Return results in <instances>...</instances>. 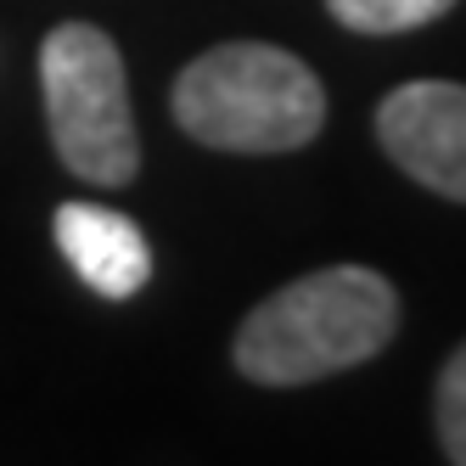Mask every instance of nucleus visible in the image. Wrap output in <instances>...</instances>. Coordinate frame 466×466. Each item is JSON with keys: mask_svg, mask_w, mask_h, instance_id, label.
Here are the masks:
<instances>
[{"mask_svg": "<svg viewBox=\"0 0 466 466\" xmlns=\"http://www.w3.org/2000/svg\"><path fill=\"white\" fill-rule=\"evenodd\" d=\"M455 0H326V12L354 35H410L421 23H439Z\"/></svg>", "mask_w": 466, "mask_h": 466, "instance_id": "obj_6", "label": "nucleus"}, {"mask_svg": "<svg viewBox=\"0 0 466 466\" xmlns=\"http://www.w3.org/2000/svg\"><path fill=\"white\" fill-rule=\"evenodd\" d=\"M51 237L62 258L74 264V276L102 298H136L152 281L147 230L107 203H62L51 219Z\"/></svg>", "mask_w": 466, "mask_h": 466, "instance_id": "obj_5", "label": "nucleus"}, {"mask_svg": "<svg viewBox=\"0 0 466 466\" xmlns=\"http://www.w3.org/2000/svg\"><path fill=\"white\" fill-rule=\"evenodd\" d=\"M377 141L416 186L466 203V85L416 79L382 96Z\"/></svg>", "mask_w": 466, "mask_h": 466, "instance_id": "obj_4", "label": "nucleus"}, {"mask_svg": "<svg viewBox=\"0 0 466 466\" xmlns=\"http://www.w3.org/2000/svg\"><path fill=\"white\" fill-rule=\"evenodd\" d=\"M175 124L214 152H298L326 124V90L304 56L230 40L180 68Z\"/></svg>", "mask_w": 466, "mask_h": 466, "instance_id": "obj_2", "label": "nucleus"}, {"mask_svg": "<svg viewBox=\"0 0 466 466\" xmlns=\"http://www.w3.org/2000/svg\"><path fill=\"white\" fill-rule=\"evenodd\" d=\"M393 331H399L393 281L365 270V264H331V270L298 276L264 298L237 326L230 360L248 382L304 388L382 354Z\"/></svg>", "mask_w": 466, "mask_h": 466, "instance_id": "obj_1", "label": "nucleus"}, {"mask_svg": "<svg viewBox=\"0 0 466 466\" xmlns=\"http://www.w3.org/2000/svg\"><path fill=\"white\" fill-rule=\"evenodd\" d=\"M40 90L56 157L90 186H129L141 169L129 74L113 35L96 23H56L40 46Z\"/></svg>", "mask_w": 466, "mask_h": 466, "instance_id": "obj_3", "label": "nucleus"}, {"mask_svg": "<svg viewBox=\"0 0 466 466\" xmlns=\"http://www.w3.org/2000/svg\"><path fill=\"white\" fill-rule=\"evenodd\" d=\"M432 421H439V444L455 466H466V343L444 360L439 393H432Z\"/></svg>", "mask_w": 466, "mask_h": 466, "instance_id": "obj_7", "label": "nucleus"}]
</instances>
